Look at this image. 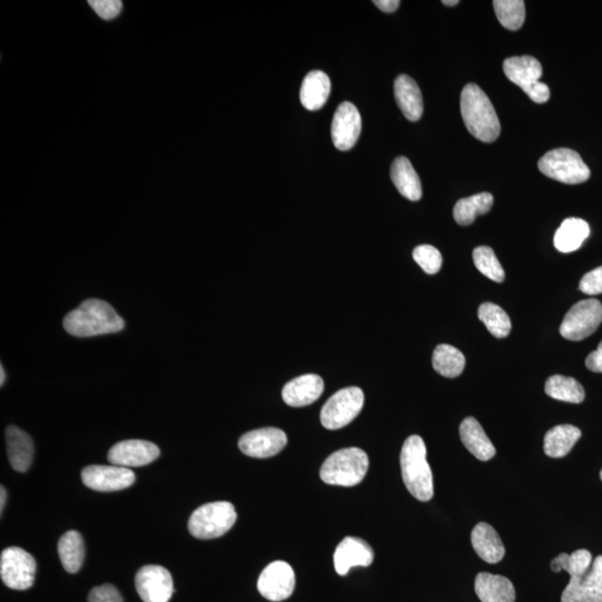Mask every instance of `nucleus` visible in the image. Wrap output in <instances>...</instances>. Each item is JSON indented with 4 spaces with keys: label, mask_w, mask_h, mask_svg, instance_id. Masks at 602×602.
Segmentation results:
<instances>
[{
    "label": "nucleus",
    "mask_w": 602,
    "mask_h": 602,
    "mask_svg": "<svg viewBox=\"0 0 602 602\" xmlns=\"http://www.w3.org/2000/svg\"><path fill=\"white\" fill-rule=\"evenodd\" d=\"M124 327L123 318L110 303L100 300L85 301L64 320L65 331L79 338L119 333Z\"/></svg>",
    "instance_id": "obj_1"
},
{
    "label": "nucleus",
    "mask_w": 602,
    "mask_h": 602,
    "mask_svg": "<svg viewBox=\"0 0 602 602\" xmlns=\"http://www.w3.org/2000/svg\"><path fill=\"white\" fill-rule=\"evenodd\" d=\"M461 114L475 139L492 143L499 138L501 124L488 95L477 84H468L461 94Z\"/></svg>",
    "instance_id": "obj_2"
},
{
    "label": "nucleus",
    "mask_w": 602,
    "mask_h": 602,
    "mask_svg": "<svg viewBox=\"0 0 602 602\" xmlns=\"http://www.w3.org/2000/svg\"><path fill=\"white\" fill-rule=\"evenodd\" d=\"M427 455V445L418 435H412L405 441L401 452L404 484L422 502H428L434 495L433 474Z\"/></svg>",
    "instance_id": "obj_3"
},
{
    "label": "nucleus",
    "mask_w": 602,
    "mask_h": 602,
    "mask_svg": "<svg viewBox=\"0 0 602 602\" xmlns=\"http://www.w3.org/2000/svg\"><path fill=\"white\" fill-rule=\"evenodd\" d=\"M369 467L367 454L358 448H348L333 453L323 462L321 479L326 484L352 488L362 482Z\"/></svg>",
    "instance_id": "obj_4"
},
{
    "label": "nucleus",
    "mask_w": 602,
    "mask_h": 602,
    "mask_svg": "<svg viewBox=\"0 0 602 602\" xmlns=\"http://www.w3.org/2000/svg\"><path fill=\"white\" fill-rule=\"evenodd\" d=\"M237 512L234 505L227 501L202 505L191 514L189 531L196 539L219 538L234 527Z\"/></svg>",
    "instance_id": "obj_5"
},
{
    "label": "nucleus",
    "mask_w": 602,
    "mask_h": 602,
    "mask_svg": "<svg viewBox=\"0 0 602 602\" xmlns=\"http://www.w3.org/2000/svg\"><path fill=\"white\" fill-rule=\"evenodd\" d=\"M541 174L565 185H580L590 178V169L578 152L560 148L548 152L539 161Z\"/></svg>",
    "instance_id": "obj_6"
},
{
    "label": "nucleus",
    "mask_w": 602,
    "mask_h": 602,
    "mask_svg": "<svg viewBox=\"0 0 602 602\" xmlns=\"http://www.w3.org/2000/svg\"><path fill=\"white\" fill-rule=\"evenodd\" d=\"M503 69L511 82L523 89L533 102H548L550 89L548 85L540 82L544 69L538 59L528 55L510 58L504 60Z\"/></svg>",
    "instance_id": "obj_7"
},
{
    "label": "nucleus",
    "mask_w": 602,
    "mask_h": 602,
    "mask_svg": "<svg viewBox=\"0 0 602 602\" xmlns=\"http://www.w3.org/2000/svg\"><path fill=\"white\" fill-rule=\"evenodd\" d=\"M365 396L359 387L343 388L328 399L322 409L321 422L327 429L347 427L362 412Z\"/></svg>",
    "instance_id": "obj_8"
},
{
    "label": "nucleus",
    "mask_w": 602,
    "mask_h": 602,
    "mask_svg": "<svg viewBox=\"0 0 602 602\" xmlns=\"http://www.w3.org/2000/svg\"><path fill=\"white\" fill-rule=\"evenodd\" d=\"M601 322L602 303L597 300L581 301L566 312L560 326V333L568 341H583L593 335Z\"/></svg>",
    "instance_id": "obj_9"
},
{
    "label": "nucleus",
    "mask_w": 602,
    "mask_h": 602,
    "mask_svg": "<svg viewBox=\"0 0 602 602\" xmlns=\"http://www.w3.org/2000/svg\"><path fill=\"white\" fill-rule=\"evenodd\" d=\"M37 561L17 546L5 549L0 555V576L10 589L27 590L34 585Z\"/></svg>",
    "instance_id": "obj_10"
},
{
    "label": "nucleus",
    "mask_w": 602,
    "mask_h": 602,
    "mask_svg": "<svg viewBox=\"0 0 602 602\" xmlns=\"http://www.w3.org/2000/svg\"><path fill=\"white\" fill-rule=\"evenodd\" d=\"M296 576L290 564L273 561L258 579V590L264 598L280 602L290 598L295 590Z\"/></svg>",
    "instance_id": "obj_11"
},
{
    "label": "nucleus",
    "mask_w": 602,
    "mask_h": 602,
    "mask_svg": "<svg viewBox=\"0 0 602 602\" xmlns=\"http://www.w3.org/2000/svg\"><path fill=\"white\" fill-rule=\"evenodd\" d=\"M136 591L144 602H169L174 593L169 570L161 565H145L135 576Z\"/></svg>",
    "instance_id": "obj_12"
},
{
    "label": "nucleus",
    "mask_w": 602,
    "mask_h": 602,
    "mask_svg": "<svg viewBox=\"0 0 602 602\" xmlns=\"http://www.w3.org/2000/svg\"><path fill=\"white\" fill-rule=\"evenodd\" d=\"M82 481L85 487L99 492H113L133 485L135 474L118 465H90L83 470Z\"/></svg>",
    "instance_id": "obj_13"
},
{
    "label": "nucleus",
    "mask_w": 602,
    "mask_h": 602,
    "mask_svg": "<svg viewBox=\"0 0 602 602\" xmlns=\"http://www.w3.org/2000/svg\"><path fill=\"white\" fill-rule=\"evenodd\" d=\"M287 441V435L282 429L265 428L242 435L239 439V449L248 457L267 459L280 453L285 449Z\"/></svg>",
    "instance_id": "obj_14"
},
{
    "label": "nucleus",
    "mask_w": 602,
    "mask_h": 602,
    "mask_svg": "<svg viewBox=\"0 0 602 602\" xmlns=\"http://www.w3.org/2000/svg\"><path fill=\"white\" fill-rule=\"evenodd\" d=\"M362 132V116L356 106L343 102L338 106L332 123V139L336 149L348 151L357 143Z\"/></svg>",
    "instance_id": "obj_15"
},
{
    "label": "nucleus",
    "mask_w": 602,
    "mask_h": 602,
    "mask_svg": "<svg viewBox=\"0 0 602 602\" xmlns=\"http://www.w3.org/2000/svg\"><path fill=\"white\" fill-rule=\"evenodd\" d=\"M160 457V449L155 444L142 439H128L116 443L110 449V463L126 469L148 465Z\"/></svg>",
    "instance_id": "obj_16"
},
{
    "label": "nucleus",
    "mask_w": 602,
    "mask_h": 602,
    "mask_svg": "<svg viewBox=\"0 0 602 602\" xmlns=\"http://www.w3.org/2000/svg\"><path fill=\"white\" fill-rule=\"evenodd\" d=\"M373 561L372 546L355 536L343 539L333 554V565L339 576H346L353 566H369Z\"/></svg>",
    "instance_id": "obj_17"
},
{
    "label": "nucleus",
    "mask_w": 602,
    "mask_h": 602,
    "mask_svg": "<svg viewBox=\"0 0 602 602\" xmlns=\"http://www.w3.org/2000/svg\"><path fill=\"white\" fill-rule=\"evenodd\" d=\"M323 381L316 374H306L292 379L282 389V399L291 407H303L316 402L323 392Z\"/></svg>",
    "instance_id": "obj_18"
},
{
    "label": "nucleus",
    "mask_w": 602,
    "mask_h": 602,
    "mask_svg": "<svg viewBox=\"0 0 602 602\" xmlns=\"http://www.w3.org/2000/svg\"><path fill=\"white\" fill-rule=\"evenodd\" d=\"M394 93L405 118L411 122H417L422 118L424 111L422 92L412 78L405 74L399 75L394 82Z\"/></svg>",
    "instance_id": "obj_19"
},
{
    "label": "nucleus",
    "mask_w": 602,
    "mask_h": 602,
    "mask_svg": "<svg viewBox=\"0 0 602 602\" xmlns=\"http://www.w3.org/2000/svg\"><path fill=\"white\" fill-rule=\"evenodd\" d=\"M470 543H472L475 553L485 563L498 564L503 559L505 548L502 540L492 525L485 523L475 525L470 533Z\"/></svg>",
    "instance_id": "obj_20"
},
{
    "label": "nucleus",
    "mask_w": 602,
    "mask_h": 602,
    "mask_svg": "<svg viewBox=\"0 0 602 602\" xmlns=\"http://www.w3.org/2000/svg\"><path fill=\"white\" fill-rule=\"evenodd\" d=\"M7 453L10 465L24 473L30 468L34 457V443L29 435L15 425L6 429Z\"/></svg>",
    "instance_id": "obj_21"
},
{
    "label": "nucleus",
    "mask_w": 602,
    "mask_h": 602,
    "mask_svg": "<svg viewBox=\"0 0 602 602\" xmlns=\"http://www.w3.org/2000/svg\"><path fill=\"white\" fill-rule=\"evenodd\" d=\"M459 438L465 448L480 461L487 462L494 458L495 448L487 433L474 417L465 418L459 427Z\"/></svg>",
    "instance_id": "obj_22"
},
{
    "label": "nucleus",
    "mask_w": 602,
    "mask_h": 602,
    "mask_svg": "<svg viewBox=\"0 0 602 602\" xmlns=\"http://www.w3.org/2000/svg\"><path fill=\"white\" fill-rule=\"evenodd\" d=\"M475 594L482 602H514L515 589L503 576L481 573L475 578Z\"/></svg>",
    "instance_id": "obj_23"
},
{
    "label": "nucleus",
    "mask_w": 602,
    "mask_h": 602,
    "mask_svg": "<svg viewBox=\"0 0 602 602\" xmlns=\"http://www.w3.org/2000/svg\"><path fill=\"white\" fill-rule=\"evenodd\" d=\"M331 79L322 70L306 75L301 89V102L308 111H318L326 104L331 94Z\"/></svg>",
    "instance_id": "obj_24"
},
{
    "label": "nucleus",
    "mask_w": 602,
    "mask_h": 602,
    "mask_svg": "<svg viewBox=\"0 0 602 602\" xmlns=\"http://www.w3.org/2000/svg\"><path fill=\"white\" fill-rule=\"evenodd\" d=\"M391 178L399 194L409 201H418L422 198V185L411 161L405 156H398L393 162Z\"/></svg>",
    "instance_id": "obj_25"
},
{
    "label": "nucleus",
    "mask_w": 602,
    "mask_h": 602,
    "mask_svg": "<svg viewBox=\"0 0 602 602\" xmlns=\"http://www.w3.org/2000/svg\"><path fill=\"white\" fill-rule=\"evenodd\" d=\"M590 235V227L579 217H568L556 230L554 247L564 254L578 250Z\"/></svg>",
    "instance_id": "obj_26"
},
{
    "label": "nucleus",
    "mask_w": 602,
    "mask_h": 602,
    "mask_svg": "<svg viewBox=\"0 0 602 602\" xmlns=\"http://www.w3.org/2000/svg\"><path fill=\"white\" fill-rule=\"evenodd\" d=\"M580 438L581 431L574 425H558L545 434L544 453L554 459L564 458L569 454Z\"/></svg>",
    "instance_id": "obj_27"
},
{
    "label": "nucleus",
    "mask_w": 602,
    "mask_h": 602,
    "mask_svg": "<svg viewBox=\"0 0 602 602\" xmlns=\"http://www.w3.org/2000/svg\"><path fill=\"white\" fill-rule=\"evenodd\" d=\"M58 554L64 569L69 574L79 573L85 558V546L82 535L76 531H69L58 543Z\"/></svg>",
    "instance_id": "obj_28"
},
{
    "label": "nucleus",
    "mask_w": 602,
    "mask_h": 602,
    "mask_svg": "<svg viewBox=\"0 0 602 602\" xmlns=\"http://www.w3.org/2000/svg\"><path fill=\"white\" fill-rule=\"evenodd\" d=\"M493 202V195L488 192L459 200L453 210L454 219L459 226L472 225L477 216L488 214L492 209Z\"/></svg>",
    "instance_id": "obj_29"
},
{
    "label": "nucleus",
    "mask_w": 602,
    "mask_h": 602,
    "mask_svg": "<svg viewBox=\"0 0 602 602\" xmlns=\"http://www.w3.org/2000/svg\"><path fill=\"white\" fill-rule=\"evenodd\" d=\"M432 363L433 368L439 375L455 378L464 371L465 357L458 348L442 343L435 348Z\"/></svg>",
    "instance_id": "obj_30"
},
{
    "label": "nucleus",
    "mask_w": 602,
    "mask_h": 602,
    "mask_svg": "<svg viewBox=\"0 0 602 602\" xmlns=\"http://www.w3.org/2000/svg\"><path fill=\"white\" fill-rule=\"evenodd\" d=\"M545 394L556 401L583 403L586 394L583 385L573 377L554 375L545 383Z\"/></svg>",
    "instance_id": "obj_31"
},
{
    "label": "nucleus",
    "mask_w": 602,
    "mask_h": 602,
    "mask_svg": "<svg viewBox=\"0 0 602 602\" xmlns=\"http://www.w3.org/2000/svg\"><path fill=\"white\" fill-rule=\"evenodd\" d=\"M593 564V555L588 550L581 549L575 551L574 554H561L551 561V569L554 573L566 571L570 578L573 576H584L591 568Z\"/></svg>",
    "instance_id": "obj_32"
},
{
    "label": "nucleus",
    "mask_w": 602,
    "mask_h": 602,
    "mask_svg": "<svg viewBox=\"0 0 602 602\" xmlns=\"http://www.w3.org/2000/svg\"><path fill=\"white\" fill-rule=\"evenodd\" d=\"M479 320L497 338L508 337L512 327L508 313L492 302H484L480 306Z\"/></svg>",
    "instance_id": "obj_33"
},
{
    "label": "nucleus",
    "mask_w": 602,
    "mask_h": 602,
    "mask_svg": "<svg viewBox=\"0 0 602 602\" xmlns=\"http://www.w3.org/2000/svg\"><path fill=\"white\" fill-rule=\"evenodd\" d=\"M569 581L578 586L586 602H602V555L597 556L588 573Z\"/></svg>",
    "instance_id": "obj_34"
},
{
    "label": "nucleus",
    "mask_w": 602,
    "mask_h": 602,
    "mask_svg": "<svg viewBox=\"0 0 602 602\" xmlns=\"http://www.w3.org/2000/svg\"><path fill=\"white\" fill-rule=\"evenodd\" d=\"M495 15L503 27L519 30L525 19V4L523 0H494Z\"/></svg>",
    "instance_id": "obj_35"
},
{
    "label": "nucleus",
    "mask_w": 602,
    "mask_h": 602,
    "mask_svg": "<svg viewBox=\"0 0 602 602\" xmlns=\"http://www.w3.org/2000/svg\"><path fill=\"white\" fill-rule=\"evenodd\" d=\"M473 260L475 267L485 277L495 282H502L505 280V272L495 256L493 249L490 247L482 246L475 248L473 251Z\"/></svg>",
    "instance_id": "obj_36"
},
{
    "label": "nucleus",
    "mask_w": 602,
    "mask_h": 602,
    "mask_svg": "<svg viewBox=\"0 0 602 602\" xmlns=\"http://www.w3.org/2000/svg\"><path fill=\"white\" fill-rule=\"evenodd\" d=\"M413 258L428 275H435L441 270L443 258L441 252L433 246L421 245L415 248Z\"/></svg>",
    "instance_id": "obj_37"
},
{
    "label": "nucleus",
    "mask_w": 602,
    "mask_h": 602,
    "mask_svg": "<svg viewBox=\"0 0 602 602\" xmlns=\"http://www.w3.org/2000/svg\"><path fill=\"white\" fill-rule=\"evenodd\" d=\"M89 4L94 12L104 20L118 17L123 7V4L120 0H90Z\"/></svg>",
    "instance_id": "obj_38"
},
{
    "label": "nucleus",
    "mask_w": 602,
    "mask_h": 602,
    "mask_svg": "<svg viewBox=\"0 0 602 602\" xmlns=\"http://www.w3.org/2000/svg\"><path fill=\"white\" fill-rule=\"evenodd\" d=\"M579 290L586 295L597 296L602 293V266L586 273L579 283Z\"/></svg>",
    "instance_id": "obj_39"
},
{
    "label": "nucleus",
    "mask_w": 602,
    "mask_h": 602,
    "mask_svg": "<svg viewBox=\"0 0 602 602\" xmlns=\"http://www.w3.org/2000/svg\"><path fill=\"white\" fill-rule=\"evenodd\" d=\"M88 602H123V599L114 586L103 585L90 591Z\"/></svg>",
    "instance_id": "obj_40"
},
{
    "label": "nucleus",
    "mask_w": 602,
    "mask_h": 602,
    "mask_svg": "<svg viewBox=\"0 0 602 602\" xmlns=\"http://www.w3.org/2000/svg\"><path fill=\"white\" fill-rule=\"evenodd\" d=\"M586 366L591 372L602 373V342L597 351L589 354L586 359Z\"/></svg>",
    "instance_id": "obj_41"
},
{
    "label": "nucleus",
    "mask_w": 602,
    "mask_h": 602,
    "mask_svg": "<svg viewBox=\"0 0 602 602\" xmlns=\"http://www.w3.org/2000/svg\"><path fill=\"white\" fill-rule=\"evenodd\" d=\"M373 3L374 5H376L379 9L385 13L396 12L399 5H401L399 0H374Z\"/></svg>",
    "instance_id": "obj_42"
},
{
    "label": "nucleus",
    "mask_w": 602,
    "mask_h": 602,
    "mask_svg": "<svg viewBox=\"0 0 602 602\" xmlns=\"http://www.w3.org/2000/svg\"><path fill=\"white\" fill-rule=\"evenodd\" d=\"M6 499H7L6 489L2 487V489H0V512L2 513L5 508V504H6Z\"/></svg>",
    "instance_id": "obj_43"
},
{
    "label": "nucleus",
    "mask_w": 602,
    "mask_h": 602,
    "mask_svg": "<svg viewBox=\"0 0 602 602\" xmlns=\"http://www.w3.org/2000/svg\"><path fill=\"white\" fill-rule=\"evenodd\" d=\"M442 3L443 5H445V6L452 7V6H457V5L459 4V0H443Z\"/></svg>",
    "instance_id": "obj_44"
},
{
    "label": "nucleus",
    "mask_w": 602,
    "mask_h": 602,
    "mask_svg": "<svg viewBox=\"0 0 602 602\" xmlns=\"http://www.w3.org/2000/svg\"><path fill=\"white\" fill-rule=\"evenodd\" d=\"M0 375H2V377H0V385L3 386L5 383V379H6V374H5L3 366L2 368H0Z\"/></svg>",
    "instance_id": "obj_45"
},
{
    "label": "nucleus",
    "mask_w": 602,
    "mask_h": 602,
    "mask_svg": "<svg viewBox=\"0 0 602 602\" xmlns=\"http://www.w3.org/2000/svg\"><path fill=\"white\" fill-rule=\"evenodd\" d=\"M600 479L602 481V470H601V472H600Z\"/></svg>",
    "instance_id": "obj_46"
}]
</instances>
